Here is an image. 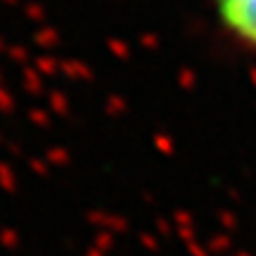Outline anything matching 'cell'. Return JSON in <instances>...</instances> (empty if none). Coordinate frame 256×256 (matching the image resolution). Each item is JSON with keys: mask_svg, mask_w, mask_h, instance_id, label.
<instances>
[{"mask_svg": "<svg viewBox=\"0 0 256 256\" xmlns=\"http://www.w3.org/2000/svg\"><path fill=\"white\" fill-rule=\"evenodd\" d=\"M218 5L228 26L256 46V0H218Z\"/></svg>", "mask_w": 256, "mask_h": 256, "instance_id": "cell-1", "label": "cell"}]
</instances>
